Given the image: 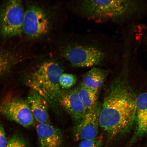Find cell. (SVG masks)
Listing matches in <instances>:
<instances>
[{"label":"cell","instance_id":"1","mask_svg":"<svg viewBox=\"0 0 147 147\" xmlns=\"http://www.w3.org/2000/svg\"><path fill=\"white\" fill-rule=\"evenodd\" d=\"M136 100L133 91L122 82L110 88L101 107L100 126L111 137L123 132L135 120Z\"/></svg>","mask_w":147,"mask_h":147},{"label":"cell","instance_id":"2","mask_svg":"<svg viewBox=\"0 0 147 147\" xmlns=\"http://www.w3.org/2000/svg\"><path fill=\"white\" fill-rule=\"evenodd\" d=\"M78 10L83 16L97 22H121L142 12L140 0H79Z\"/></svg>","mask_w":147,"mask_h":147},{"label":"cell","instance_id":"3","mask_svg":"<svg viewBox=\"0 0 147 147\" xmlns=\"http://www.w3.org/2000/svg\"><path fill=\"white\" fill-rule=\"evenodd\" d=\"M63 73V70L59 64L48 61L42 63L28 76L26 84L55 107L58 104L61 91L59 79Z\"/></svg>","mask_w":147,"mask_h":147},{"label":"cell","instance_id":"4","mask_svg":"<svg viewBox=\"0 0 147 147\" xmlns=\"http://www.w3.org/2000/svg\"><path fill=\"white\" fill-rule=\"evenodd\" d=\"M52 16L47 9L38 3L29 2L24 11L23 33L28 39H41L52 30Z\"/></svg>","mask_w":147,"mask_h":147},{"label":"cell","instance_id":"5","mask_svg":"<svg viewBox=\"0 0 147 147\" xmlns=\"http://www.w3.org/2000/svg\"><path fill=\"white\" fill-rule=\"evenodd\" d=\"M24 15L21 0H7L0 8V37L21 36Z\"/></svg>","mask_w":147,"mask_h":147},{"label":"cell","instance_id":"6","mask_svg":"<svg viewBox=\"0 0 147 147\" xmlns=\"http://www.w3.org/2000/svg\"><path fill=\"white\" fill-rule=\"evenodd\" d=\"M98 46L70 43L62 49V55L74 67H90L104 59L106 54Z\"/></svg>","mask_w":147,"mask_h":147},{"label":"cell","instance_id":"7","mask_svg":"<svg viewBox=\"0 0 147 147\" xmlns=\"http://www.w3.org/2000/svg\"><path fill=\"white\" fill-rule=\"evenodd\" d=\"M0 113L25 127L34 124V119L26 101L8 95L0 103Z\"/></svg>","mask_w":147,"mask_h":147},{"label":"cell","instance_id":"8","mask_svg":"<svg viewBox=\"0 0 147 147\" xmlns=\"http://www.w3.org/2000/svg\"><path fill=\"white\" fill-rule=\"evenodd\" d=\"M101 107L97 102L94 107L86 112L75 128V136L77 139L82 140L98 138Z\"/></svg>","mask_w":147,"mask_h":147},{"label":"cell","instance_id":"9","mask_svg":"<svg viewBox=\"0 0 147 147\" xmlns=\"http://www.w3.org/2000/svg\"><path fill=\"white\" fill-rule=\"evenodd\" d=\"M58 102L75 122H80L87 111L78 96L77 88L61 90Z\"/></svg>","mask_w":147,"mask_h":147},{"label":"cell","instance_id":"10","mask_svg":"<svg viewBox=\"0 0 147 147\" xmlns=\"http://www.w3.org/2000/svg\"><path fill=\"white\" fill-rule=\"evenodd\" d=\"M36 129L40 147H61L63 136L59 129L51 124L38 123Z\"/></svg>","mask_w":147,"mask_h":147},{"label":"cell","instance_id":"11","mask_svg":"<svg viewBox=\"0 0 147 147\" xmlns=\"http://www.w3.org/2000/svg\"><path fill=\"white\" fill-rule=\"evenodd\" d=\"M34 118L38 123L51 124L49 114V103L47 100L32 90L26 100Z\"/></svg>","mask_w":147,"mask_h":147},{"label":"cell","instance_id":"12","mask_svg":"<svg viewBox=\"0 0 147 147\" xmlns=\"http://www.w3.org/2000/svg\"><path fill=\"white\" fill-rule=\"evenodd\" d=\"M135 119V137H143L147 134V92L141 94L137 97Z\"/></svg>","mask_w":147,"mask_h":147},{"label":"cell","instance_id":"13","mask_svg":"<svg viewBox=\"0 0 147 147\" xmlns=\"http://www.w3.org/2000/svg\"><path fill=\"white\" fill-rule=\"evenodd\" d=\"M106 76V71L93 68L84 75L82 84L90 89L98 91L103 84Z\"/></svg>","mask_w":147,"mask_h":147},{"label":"cell","instance_id":"14","mask_svg":"<svg viewBox=\"0 0 147 147\" xmlns=\"http://www.w3.org/2000/svg\"><path fill=\"white\" fill-rule=\"evenodd\" d=\"M20 60L15 51L0 47V78L8 73Z\"/></svg>","mask_w":147,"mask_h":147},{"label":"cell","instance_id":"15","mask_svg":"<svg viewBox=\"0 0 147 147\" xmlns=\"http://www.w3.org/2000/svg\"><path fill=\"white\" fill-rule=\"evenodd\" d=\"M79 97L87 111L96 105L98 91L95 90L81 84L77 88Z\"/></svg>","mask_w":147,"mask_h":147},{"label":"cell","instance_id":"16","mask_svg":"<svg viewBox=\"0 0 147 147\" xmlns=\"http://www.w3.org/2000/svg\"><path fill=\"white\" fill-rule=\"evenodd\" d=\"M77 78L76 75L70 74L62 73L59 79L61 88L64 90L70 89L76 84Z\"/></svg>","mask_w":147,"mask_h":147},{"label":"cell","instance_id":"17","mask_svg":"<svg viewBox=\"0 0 147 147\" xmlns=\"http://www.w3.org/2000/svg\"><path fill=\"white\" fill-rule=\"evenodd\" d=\"M6 147H28L24 140L20 136L15 135L9 140Z\"/></svg>","mask_w":147,"mask_h":147},{"label":"cell","instance_id":"18","mask_svg":"<svg viewBox=\"0 0 147 147\" xmlns=\"http://www.w3.org/2000/svg\"><path fill=\"white\" fill-rule=\"evenodd\" d=\"M101 140L96 139L84 140L81 141L78 147H100Z\"/></svg>","mask_w":147,"mask_h":147},{"label":"cell","instance_id":"19","mask_svg":"<svg viewBox=\"0 0 147 147\" xmlns=\"http://www.w3.org/2000/svg\"><path fill=\"white\" fill-rule=\"evenodd\" d=\"M7 143L4 129L0 122V147H6Z\"/></svg>","mask_w":147,"mask_h":147}]
</instances>
